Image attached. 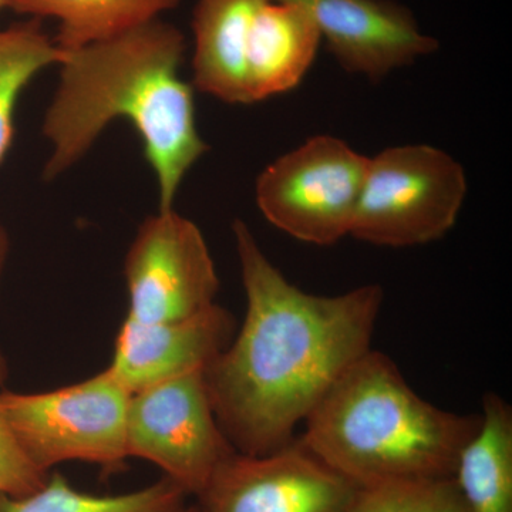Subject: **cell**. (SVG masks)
<instances>
[{"instance_id": "cell-1", "label": "cell", "mask_w": 512, "mask_h": 512, "mask_svg": "<svg viewBox=\"0 0 512 512\" xmlns=\"http://www.w3.org/2000/svg\"><path fill=\"white\" fill-rule=\"evenodd\" d=\"M232 231L247 315L204 377L234 450L264 456L293 443L330 387L372 349L384 292L377 284L332 296L302 291L269 261L244 221Z\"/></svg>"}, {"instance_id": "cell-2", "label": "cell", "mask_w": 512, "mask_h": 512, "mask_svg": "<svg viewBox=\"0 0 512 512\" xmlns=\"http://www.w3.org/2000/svg\"><path fill=\"white\" fill-rule=\"evenodd\" d=\"M184 53L183 32L160 19L64 52L43 121L52 144L45 180L72 168L111 121L126 119L143 138L160 210H171L185 175L208 151L195 120L194 89L178 74Z\"/></svg>"}, {"instance_id": "cell-3", "label": "cell", "mask_w": 512, "mask_h": 512, "mask_svg": "<svg viewBox=\"0 0 512 512\" xmlns=\"http://www.w3.org/2000/svg\"><path fill=\"white\" fill-rule=\"evenodd\" d=\"M480 414L440 409L412 389L396 363L367 350L309 413L306 450L357 487L453 477Z\"/></svg>"}, {"instance_id": "cell-4", "label": "cell", "mask_w": 512, "mask_h": 512, "mask_svg": "<svg viewBox=\"0 0 512 512\" xmlns=\"http://www.w3.org/2000/svg\"><path fill=\"white\" fill-rule=\"evenodd\" d=\"M463 165L441 148L407 144L369 158L350 237L410 248L446 237L467 197Z\"/></svg>"}, {"instance_id": "cell-5", "label": "cell", "mask_w": 512, "mask_h": 512, "mask_svg": "<svg viewBox=\"0 0 512 512\" xmlns=\"http://www.w3.org/2000/svg\"><path fill=\"white\" fill-rule=\"evenodd\" d=\"M131 394L109 370L43 393L0 392V409L25 453L40 470L83 461L106 473L128 458Z\"/></svg>"}, {"instance_id": "cell-6", "label": "cell", "mask_w": 512, "mask_h": 512, "mask_svg": "<svg viewBox=\"0 0 512 512\" xmlns=\"http://www.w3.org/2000/svg\"><path fill=\"white\" fill-rule=\"evenodd\" d=\"M369 158L338 137L309 138L259 174V211L298 241L336 244L352 234Z\"/></svg>"}, {"instance_id": "cell-7", "label": "cell", "mask_w": 512, "mask_h": 512, "mask_svg": "<svg viewBox=\"0 0 512 512\" xmlns=\"http://www.w3.org/2000/svg\"><path fill=\"white\" fill-rule=\"evenodd\" d=\"M126 436L128 458L153 463L197 498L235 451L215 417L204 370L131 394Z\"/></svg>"}, {"instance_id": "cell-8", "label": "cell", "mask_w": 512, "mask_h": 512, "mask_svg": "<svg viewBox=\"0 0 512 512\" xmlns=\"http://www.w3.org/2000/svg\"><path fill=\"white\" fill-rule=\"evenodd\" d=\"M128 318H190L215 303L220 279L201 229L171 210L138 227L124 261Z\"/></svg>"}, {"instance_id": "cell-9", "label": "cell", "mask_w": 512, "mask_h": 512, "mask_svg": "<svg viewBox=\"0 0 512 512\" xmlns=\"http://www.w3.org/2000/svg\"><path fill=\"white\" fill-rule=\"evenodd\" d=\"M357 490L293 441L264 456L229 454L198 505L202 512H349Z\"/></svg>"}, {"instance_id": "cell-10", "label": "cell", "mask_w": 512, "mask_h": 512, "mask_svg": "<svg viewBox=\"0 0 512 512\" xmlns=\"http://www.w3.org/2000/svg\"><path fill=\"white\" fill-rule=\"evenodd\" d=\"M298 3L309 13L330 55L345 72L372 82L439 49L412 13L396 0H276Z\"/></svg>"}, {"instance_id": "cell-11", "label": "cell", "mask_w": 512, "mask_h": 512, "mask_svg": "<svg viewBox=\"0 0 512 512\" xmlns=\"http://www.w3.org/2000/svg\"><path fill=\"white\" fill-rule=\"evenodd\" d=\"M237 330L234 316L218 303L190 318L164 322L124 319L107 370L128 393L201 372L227 349Z\"/></svg>"}, {"instance_id": "cell-12", "label": "cell", "mask_w": 512, "mask_h": 512, "mask_svg": "<svg viewBox=\"0 0 512 512\" xmlns=\"http://www.w3.org/2000/svg\"><path fill=\"white\" fill-rule=\"evenodd\" d=\"M269 0H198L192 12V84L228 104H251L247 82L249 36Z\"/></svg>"}, {"instance_id": "cell-13", "label": "cell", "mask_w": 512, "mask_h": 512, "mask_svg": "<svg viewBox=\"0 0 512 512\" xmlns=\"http://www.w3.org/2000/svg\"><path fill=\"white\" fill-rule=\"evenodd\" d=\"M322 36L298 3L269 0L256 13L247 52L249 101L292 92L311 69Z\"/></svg>"}, {"instance_id": "cell-14", "label": "cell", "mask_w": 512, "mask_h": 512, "mask_svg": "<svg viewBox=\"0 0 512 512\" xmlns=\"http://www.w3.org/2000/svg\"><path fill=\"white\" fill-rule=\"evenodd\" d=\"M480 416L458 453L453 480L471 512H512V409L487 393Z\"/></svg>"}, {"instance_id": "cell-15", "label": "cell", "mask_w": 512, "mask_h": 512, "mask_svg": "<svg viewBox=\"0 0 512 512\" xmlns=\"http://www.w3.org/2000/svg\"><path fill=\"white\" fill-rule=\"evenodd\" d=\"M181 0H9L6 8L32 19H55L64 52L104 42L160 19Z\"/></svg>"}, {"instance_id": "cell-16", "label": "cell", "mask_w": 512, "mask_h": 512, "mask_svg": "<svg viewBox=\"0 0 512 512\" xmlns=\"http://www.w3.org/2000/svg\"><path fill=\"white\" fill-rule=\"evenodd\" d=\"M188 497L167 477L131 493L96 495L77 490L62 474L52 473L32 493L0 494V512H183Z\"/></svg>"}, {"instance_id": "cell-17", "label": "cell", "mask_w": 512, "mask_h": 512, "mask_svg": "<svg viewBox=\"0 0 512 512\" xmlns=\"http://www.w3.org/2000/svg\"><path fill=\"white\" fill-rule=\"evenodd\" d=\"M64 50L50 39L39 19L0 29V163L15 136L20 94L43 70L59 66Z\"/></svg>"}, {"instance_id": "cell-18", "label": "cell", "mask_w": 512, "mask_h": 512, "mask_svg": "<svg viewBox=\"0 0 512 512\" xmlns=\"http://www.w3.org/2000/svg\"><path fill=\"white\" fill-rule=\"evenodd\" d=\"M349 512H471L453 477L393 481L357 490Z\"/></svg>"}, {"instance_id": "cell-19", "label": "cell", "mask_w": 512, "mask_h": 512, "mask_svg": "<svg viewBox=\"0 0 512 512\" xmlns=\"http://www.w3.org/2000/svg\"><path fill=\"white\" fill-rule=\"evenodd\" d=\"M5 376L6 362L0 353V383ZM49 474L30 460L0 409V494L20 497L32 493L45 484Z\"/></svg>"}, {"instance_id": "cell-20", "label": "cell", "mask_w": 512, "mask_h": 512, "mask_svg": "<svg viewBox=\"0 0 512 512\" xmlns=\"http://www.w3.org/2000/svg\"><path fill=\"white\" fill-rule=\"evenodd\" d=\"M9 251V239L5 229L0 225V278H2L3 266H5L6 256Z\"/></svg>"}, {"instance_id": "cell-21", "label": "cell", "mask_w": 512, "mask_h": 512, "mask_svg": "<svg viewBox=\"0 0 512 512\" xmlns=\"http://www.w3.org/2000/svg\"><path fill=\"white\" fill-rule=\"evenodd\" d=\"M183 512H202L200 505H187Z\"/></svg>"}, {"instance_id": "cell-22", "label": "cell", "mask_w": 512, "mask_h": 512, "mask_svg": "<svg viewBox=\"0 0 512 512\" xmlns=\"http://www.w3.org/2000/svg\"><path fill=\"white\" fill-rule=\"evenodd\" d=\"M9 0H0V9L6 8V5H8Z\"/></svg>"}]
</instances>
